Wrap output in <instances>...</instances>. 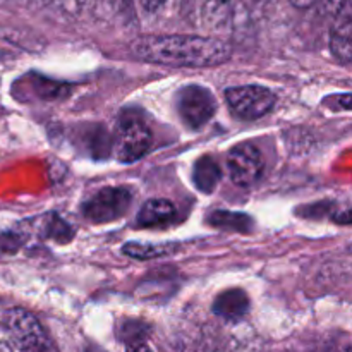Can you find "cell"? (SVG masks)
Listing matches in <instances>:
<instances>
[{
	"label": "cell",
	"mask_w": 352,
	"mask_h": 352,
	"mask_svg": "<svg viewBox=\"0 0 352 352\" xmlns=\"http://www.w3.org/2000/svg\"><path fill=\"white\" fill-rule=\"evenodd\" d=\"M136 58L168 67H215L232 55L229 43L196 34H146L131 43Z\"/></svg>",
	"instance_id": "cell-1"
},
{
	"label": "cell",
	"mask_w": 352,
	"mask_h": 352,
	"mask_svg": "<svg viewBox=\"0 0 352 352\" xmlns=\"http://www.w3.org/2000/svg\"><path fill=\"white\" fill-rule=\"evenodd\" d=\"M7 327L21 352H57L33 313L23 308L10 309L7 313Z\"/></svg>",
	"instance_id": "cell-2"
},
{
	"label": "cell",
	"mask_w": 352,
	"mask_h": 352,
	"mask_svg": "<svg viewBox=\"0 0 352 352\" xmlns=\"http://www.w3.org/2000/svg\"><path fill=\"white\" fill-rule=\"evenodd\" d=\"M133 203V192L127 188H105L82 205V215L93 223H109L122 219Z\"/></svg>",
	"instance_id": "cell-3"
},
{
	"label": "cell",
	"mask_w": 352,
	"mask_h": 352,
	"mask_svg": "<svg viewBox=\"0 0 352 352\" xmlns=\"http://www.w3.org/2000/svg\"><path fill=\"white\" fill-rule=\"evenodd\" d=\"M175 109L186 126L191 129H199L213 117L217 110V102L208 88L199 85H189L177 93Z\"/></svg>",
	"instance_id": "cell-4"
},
{
	"label": "cell",
	"mask_w": 352,
	"mask_h": 352,
	"mask_svg": "<svg viewBox=\"0 0 352 352\" xmlns=\"http://www.w3.org/2000/svg\"><path fill=\"white\" fill-rule=\"evenodd\" d=\"M227 103L232 112L244 120H254L267 116L275 105V95L265 86L244 85L226 89Z\"/></svg>",
	"instance_id": "cell-5"
},
{
	"label": "cell",
	"mask_w": 352,
	"mask_h": 352,
	"mask_svg": "<svg viewBox=\"0 0 352 352\" xmlns=\"http://www.w3.org/2000/svg\"><path fill=\"white\" fill-rule=\"evenodd\" d=\"M230 179L239 188H251L260 181L265 162L261 151L251 143H241L229 151L227 157Z\"/></svg>",
	"instance_id": "cell-6"
},
{
	"label": "cell",
	"mask_w": 352,
	"mask_h": 352,
	"mask_svg": "<svg viewBox=\"0 0 352 352\" xmlns=\"http://www.w3.org/2000/svg\"><path fill=\"white\" fill-rule=\"evenodd\" d=\"M151 146V133L143 122L129 119L120 122L116 143V157L122 164H134L148 153Z\"/></svg>",
	"instance_id": "cell-7"
},
{
	"label": "cell",
	"mask_w": 352,
	"mask_h": 352,
	"mask_svg": "<svg viewBox=\"0 0 352 352\" xmlns=\"http://www.w3.org/2000/svg\"><path fill=\"white\" fill-rule=\"evenodd\" d=\"M330 50L342 64L352 60V17L349 2L337 12V19L330 31Z\"/></svg>",
	"instance_id": "cell-8"
},
{
	"label": "cell",
	"mask_w": 352,
	"mask_h": 352,
	"mask_svg": "<svg viewBox=\"0 0 352 352\" xmlns=\"http://www.w3.org/2000/svg\"><path fill=\"white\" fill-rule=\"evenodd\" d=\"M248 309H250V299H248L246 292L241 289H229L217 296L215 302H213V313L229 322L241 320L246 315Z\"/></svg>",
	"instance_id": "cell-9"
},
{
	"label": "cell",
	"mask_w": 352,
	"mask_h": 352,
	"mask_svg": "<svg viewBox=\"0 0 352 352\" xmlns=\"http://www.w3.org/2000/svg\"><path fill=\"white\" fill-rule=\"evenodd\" d=\"M175 219V206L168 199H150L138 213V226L165 227Z\"/></svg>",
	"instance_id": "cell-10"
},
{
	"label": "cell",
	"mask_w": 352,
	"mask_h": 352,
	"mask_svg": "<svg viewBox=\"0 0 352 352\" xmlns=\"http://www.w3.org/2000/svg\"><path fill=\"white\" fill-rule=\"evenodd\" d=\"M220 177H222V172H220L219 164L212 157H208V155L201 157L195 164V168H192V182H195V186L201 192L210 195L219 186Z\"/></svg>",
	"instance_id": "cell-11"
},
{
	"label": "cell",
	"mask_w": 352,
	"mask_h": 352,
	"mask_svg": "<svg viewBox=\"0 0 352 352\" xmlns=\"http://www.w3.org/2000/svg\"><path fill=\"white\" fill-rule=\"evenodd\" d=\"M232 16V0H205L201 6V19L210 30L223 28Z\"/></svg>",
	"instance_id": "cell-12"
},
{
	"label": "cell",
	"mask_w": 352,
	"mask_h": 352,
	"mask_svg": "<svg viewBox=\"0 0 352 352\" xmlns=\"http://www.w3.org/2000/svg\"><path fill=\"white\" fill-rule=\"evenodd\" d=\"M212 223L220 229H230L237 232H250L253 229V220L243 213L217 212L212 215Z\"/></svg>",
	"instance_id": "cell-13"
},
{
	"label": "cell",
	"mask_w": 352,
	"mask_h": 352,
	"mask_svg": "<svg viewBox=\"0 0 352 352\" xmlns=\"http://www.w3.org/2000/svg\"><path fill=\"white\" fill-rule=\"evenodd\" d=\"M124 253L136 260H153V258L165 256L172 251L168 244H143V243H127L124 246Z\"/></svg>",
	"instance_id": "cell-14"
},
{
	"label": "cell",
	"mask_w": 352,
	"mask_h": 352,
	"mask_svg": "<svg viewBox=\"0 0 352 352\" xmlns=\"http://www.w3.org/2000/svg\"><path fill=\"white\" fill-rule=\"evenodd\" d=\"M165 2H167V0H140L141 7H143L144 12H148V14L157 12V10L160 9Z\"/></svg>",
	"instance_id": "cell-15"
},
{
	"label": "cell",
	"mask_w": 352,
	"mask_h": 352,
	"mask_svg": "<svg viewBox=\"0 0 352 352\" xmlns=\"http://www.w3.org/2000/svg\"><path fill=\"white\" fill-rule=\"evenodd\" d=\"M315 2L316 0H291L292 6L299 7V9H308V7H311Z\"/></svg>",
	"instance_id": "cell-16"
},
{
	"label": "cell",
	"mask_w": 352,
	"mask_h": 352,
	"mask_svg": "<svg viewBox=\"0 0 352 352\" xmlns=\"http://www.w3.org/2000/svg\"><path fill=\"white\" fill-rule=\"evenodd\" d=\"M127 352H151V351L148 349L146 344H134V346H131L129 349H127Z\"/></svg>",
	"instance_id": "cell-17"
},
{
	"label": "cell",
	"mask_w": 352,
	"mask_h": 352,
	"mask_svg": "<svg viewBox=\"0 0 352 352\" xmlns=\"http://www.w3.org/2000/svg\"><path fill=\"white\" fill-rule=\"evenodd\" d=\"M0 352H12V351H10V347L7 346V344L0 342Z\"/></svg>",
	"instance_id": "cell-18"
}]
</instances>
